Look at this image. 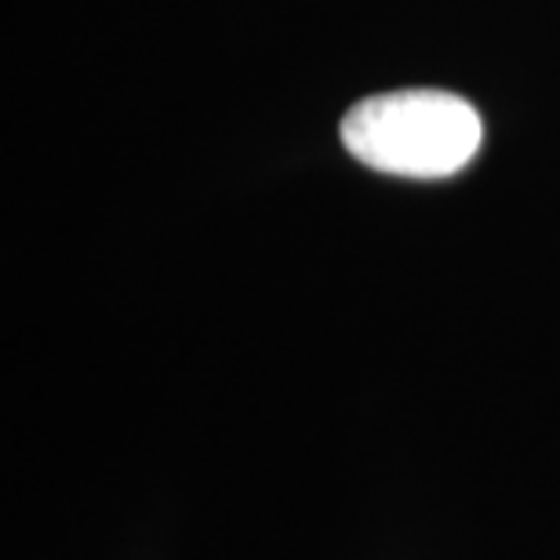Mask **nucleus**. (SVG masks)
<instances>
[{
  "instance_id": "f257e3e1",
  "label": "nucleus",
  "mask_w": 560,
  "mask_h": 560,
  "mask_svg": "<svg viewBox=\"0 0 560 560\" xmlns=\"http://www.w3.org/2000/svg\"><path fill=\"white\" fill-rule=\"evenodd\" d=\"M339 136L350 156L383 175L447 178L480 153L485 120L455 92L405 88L350 106Z\"/></svg>"
}]
</instances>
